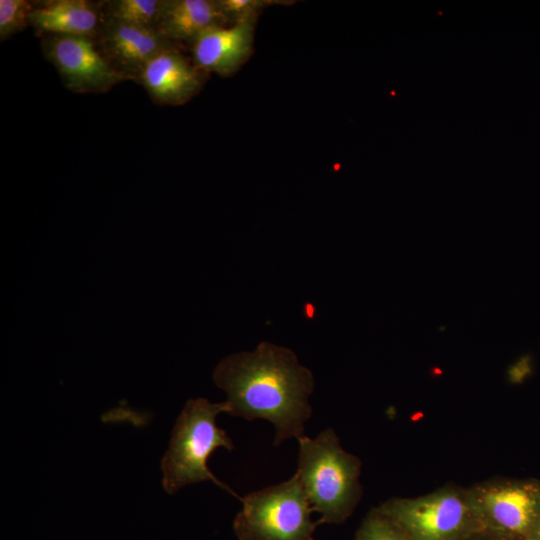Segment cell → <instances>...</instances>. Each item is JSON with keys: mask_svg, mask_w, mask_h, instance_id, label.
<instances>
[{"mask_svg": "<svg viewBox=\"0 0 540 540\" xmlns=\"http://www.w3.org/2000/svg\"><path fill=\"white\" fill-rule=\"evenodd\" d=\"M213 380L227 394V413L274 425L275 446L304 436L314 380L290 349L263 342L252 352L230 355L217 365Z\"/></svg>", "mask_w": 540, "mask_h": 540, "instance_id": "cell-1", "label": "cell"}, {"mask_svg": "<svg viewBox=\"0 0 540 540\" xmlns=\"http://www.w3.org/2000/svg\"><path fill=\"white\" fill-rule=\"evenodd\" d=\"M299 456L295 473L319 524H340L353 513L362 495L361 461L345 451L332 428L317 437L298 438Z\"/></svg>", "mask_w": 540, "mask_h": 540, "instance_id": "cell-2", "label": "cell"}, {"mask_svg": "<svg viewBox=\"0 0 540 540\" xmlns=\"http://www.w3.org/2000/svg\"><path fill=\"white\" fill-rule=\"evenodd\" d=\"M228 412L226 402L211 403L205 398L190 399L172 430L169 447L161 460L162 485L169 494L187 484L212 481L241 499L207 467L208 458L218 448L232 450L234 444L216 425L219 413Z\"/></svg>", "mask_w": 540, "mask_h": 540, "instance_id": "cell-3", "label": "cell"}, {"mask_svg": "<svg viewBox=\"0 0 540 540\" xmlns=\"http://www.w3.org/2000/svg\"><path fill=\"white\" fill-rule=\"evenodd\" d=\"M377 508L409 540H467L482 532L468 488L455 485L418 497L390 498Z\"/></svg>", "mask_w": 540, "mask_h": 540, "instance_id": "cell-4", "label": "cell"}, {"mask_svg": "<svg viewBox=\"0 0 540 540\" xmlns=\"http://www.w3.org/2000/svg\"><path fill=\"white\" fill-rule=\"evenodd\" d=\"M233 522L239 540H314L318 521L296 474L280 484L241 497Z\"/></svg>", "mask_w": 540, "mask_h": 540, "instance_id": "cell-5", "label": "cell"}, {"mask_svg": "<svg viewBox=\"0 0 540 540\" xmlns=\"http://www.w3.org/2000/svg\"><path fill=\"white\" fill-rule=\"evenodd\" d=\"M468 490L483 532L500 540H528L540 514V480L495 478Z\"/></svg>", "mask_w": 540, "mask_h": 540, "instance_id": "cell-6", "label": "cell"}, {"mask_svg": "<svg viewBox=\"0 0 540 540\" xmlns=\"http://www.w3.org/2000/svg\"><path fill=\"white\" fill-rule=\"evenodd\" d=\"M42 49L74 92H105L125 79L96 48L93 38L48 34Z\"/></svg>", "mask_w": 540, "mask_h": 540, "instance_id": "cell-7", "label": "cell"}, {"mask_svg": "<svg viewBox=\"0 0 540 540\" xmlns=\"http://www.w3.org/2000/svg\"><path fill=\"white\" fill-rule=\"evenodd\" d=\"M101 52L124 78H135L143 67L172 41L155 27L107 20L99 31Z\"/></svg>", "mask_w": 540, "mask_h": 540, "instance_id": "cell-8", "label": "cell"}, {"mask_svg": "<svg viewBox=\"0 0 540 540\" xmlns=\"http://www.w3.org/2000/svg\"><path fill=\"white\" fill-rule=\"evenodd\" d=\"M253 14L237 19L229 26L211 27L192 41L195 66L222 76L235 72L251 53Z\"/></svg>", "mask_w": 540, "mask_h": 540, "instance_id": "cell-9", "label": "cell"}, {"mask_svg": "<svg viewBox=\"0 0 540 540\" xmlns=\"http://www.w3.org/2000/svg\"><path fill=\"white\" fill-rule=\"evenodd\" d=\"M198 69L172 46L153 57L137 80L155 102L179 105L200 89L202 81Z\"/></svg>", "mask_w": 540, "mask_h": 540, "instance_id": "cell-10", "label": "cell"}, {"mask_svg": "<svg viewBox=\"0 0 540 540\" xmlns=\"http://www.w3.org/2000/svg\"><path fill=\"white\" fill-rule=\"evenodd\" d=\"M99 22L95 4L86 0L49 1L29 14V23L34 28L54 35L94 38L101 29Z\"/></svg>", "mask_w": 540, "mask_h": 540, "instance_id": "cell-11", "label": "cell"}, {"mask_svg": "<svg viewBox=\"0 0 540 540\" xmlns=\"http://www.w3.org/2000/svg\"><path fill=\"white\" fill-rule=\"evenodd\" d=\"M228 18L219 2L209 0L164 1L157 29L169 40H191Z\"/></svg>", "mask_w": 540, "mask_h": 540, "instance_id": "cell-12", "label": "cell"}, {"mask_svg": "<svg viewBox=\"0 0 540 540\" xmlns=\"http://www.w3.org/2000/svg\"><path fill=\"white\" fill-rule=\"evenodd\" d=\"M164 1L118 0L109 2L111 21L157 28Z\"/></svg>", "mask_w": 540, "mask_h": 540, "instance_id": "cell-13", "label": "cell"}, {"mask_svg": "<svg viewBox=\"0 0 540 540\" xmlns=\"http://www.w3.org/2000/svg\"><path fill=\"white\" fill-rule=\"evenodd\" d=\"M354 540H409L405 533L378 508L363 519Z\"/></svg>", "mask_w": 540, "mask_h": 540, "instance_id": "cell-14", "label": "cell"}, {"mask_svg": "<svg viewBox=\"0 0 540 540\" xmlns=\"http://www.w3.org/2000/svg\"><path fill=\"white\" fill-rule=\"evenodd\" d=\"M33 7L25 0H0V38L4 40L23 30Z\"/></svg>", "mask_w": 540, "mask_h": 540, "instance_id": "cell-15", "label": "cell"}, {"mask_svg": "<svg viewBox=\"0 0 540 540\" xmlns=\"http://www.w3.org/2000/svg\"><path fill=\"white\" fill-rule=\"evenodd\" d=\"M226 17H235L236 20L253 14L260 2L252 0H222L218 1Z\"/></svg>", "mask_w": 540, "mask_h": 540, "instance_id": "cell-16", "label": "cell"}, {"mask_svg": "<svg viewBox=\"0 0 540 540\" xmlns=\"http://www.w3.org/2000/svg\"><path fill=\"white\" fill-rule=\"evenodd\" d=\"M528 540H540V514L532 528Z\"/></svg>", "mask_w": 540, "mask_h": 540, "instance_id": "cell-17", "label": "cell"}, {"mask_svg": "<svg viewBox=\"0 0 540 540\" xmlns=\"http://www.w3.org/2000/svg\"><path fill=\"white\" fill-rule=\"evenodd\" d=\"M467 540H500L486 532H479L475 535H473L472 537H470L469 539Z\"/></svg>", "mask_w": 540, "mask_h": 540, "instance_id": "cell-18", "label": "cell"}]
</instances>
